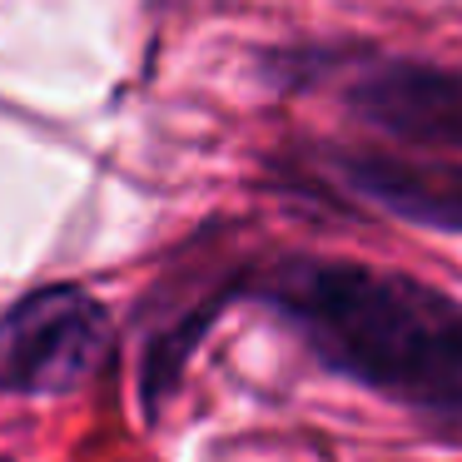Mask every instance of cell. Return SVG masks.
I'll use <instances>...</instances> for the list:
<instances>
[{
	"instance_id": "obj_1",
	"label": "cell",
	"mask_w": 462,
	"mask_h": 462,
	"mask_svg": "<svg viewBox=\"0 0 462 462\" xmlns=\"http://www.w3.org/2000/svg\"><path fill=\"white\" fill-rule=\"evenodd\" d=\"M244 299L313 363L402 408L428 438L462 442V299L398 269L289 254L249 269Z\"/></svg>"
},
{
	"instance_id": "obj_2",
	"label": "cell",
	"mask_w": 462,
	"mask_h": 462,
	"mask_svg": "<svg viewBox=\"0 0 462 462\" xmlns=\"http://www.w3.org/2000/svg\"><path fill=\"white\" fill-rule=\"evenodd\" d=\"M115 319L85 283H41L0 309V393L65 398L105 368Z\"/></svg>"
},
{
	"instance_id": "obj_3",
	"label": "cell",
	"mask_w": 462,
	"mask_h": 462,
	"mask_svg": "<svg viewBox=\"0 0 462 462\" xmlns=\"http://www.w3.org/2000/svg\"><path fill=\"white\" fill-rule=\"evenodd\" d=\"M343 110L363 130L422 154H462V70L368 51L348 70Z\"/></svg>"
},
{
	"instance_id": "obj_4",
	"label": "cell",
	"mask_w": 462,
	"mask_h": 462,
	"mask_svg": "<svg viewBox=\"0 0 462 462\" xmlns=\"http://www.w3.org/2000/svg\"><path fill=\"white\" fill-rule=\"evenodd\" d=\"M244 279L249 269H234L224 279H189L184 269H170L140 309V412L144 422H160L164 402L180 393V378L189 368V358L199 353V343L209 338V328L224 319L229 303L244 299Z\"/></svg>"
},
{
	"instance_id": "obj_5",
	"label": "cell",
	"mask_w": 462,
	"mask_h": 462,
	"mask_svg": "<svg viewBox=\"0 0 462 462\" xmlns=\"http://www.w3.org/2000/svg\"><path fill=\"white\" fill-rule=\"evenodd\" d=\"M323 174L333 180V194L368 204L412 229L432 234H462V164L448 160H418V154H393V150H323Z\"/></svg>"
},
{
	"instance_id": "obj_6",
	"label": "cell",
	"mask_w": 462,
	"mask_h": 462,
	"mask_svg": "<svg viewBox=\"0 0 462 462\" xmlns=\"http://www.w3.org/2000/svg\"><path fill=\"white\" fill-rule=\"evenodd\" d=\"M363 45H338V41H293V45H273L259 55V80L273 95H309L319 85H328L333 75L353 70L363 60Z\"/></svg>"
},
{
	"instance_id": "obj_7",
	"label": "cell",
	"mask_w": 462,
	"mask_h": 462,
	"mask_svg": "<svg viewBox=\"0 0 462 462\" xmlns=\"http://www.w3.org/2000/svg\"><path fill=\"white\" fill-rule=\"evenodd\" d=\"M0 462H11V457H5V452H0Z\"/></svg>"
}]
</instances>
